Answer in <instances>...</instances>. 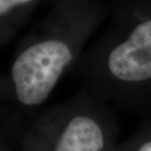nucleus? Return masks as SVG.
I'll return each instance as SVG.
<instances>
[{"instance_id": "f257e3e1", "label": "nucleus", "mask_w": 151, "mask_h": 151, "mask_svg": "<svg viewBox=\"0 0 151 151\" xmlns=\"http://www.w3.org/2000/svg\"><path fill=\"white\" fill-rule=\"evenodd\" d=\"M111 9L109 26L73 70L97 100L138 107L151 100V1L119 2Z\"/></svg>"}, {"instance_id": "f03ea898", "label": "nucleus", "mask_w": 151, "mask_h": 151, "mask_svg": "<svg viewBox=\"0 0 151 151\" xmlns=\"http://www.w3.org/2000/svg\"><path fill=\"white\" fill-rule=\"evenodd\" d=\"M110 9L111 4L100 1L54 3L15 50L8 76L15 102L32 108L44 104L80 59Z\"/></svg>"}, {"instance_id": "7ed1b4c3", "label": "nucleus", "mask_w": 151, "mask_h": 151, "mask_svg": "<svg viewBox=\"0 0 151 151\" xmlns=\"http://www.w3.org/2000/svg\"><path fill=\"white\" fill-rule=\"evenodd\" d=\"M117 134L108 105L83 89L39 112L21 139V151H111Z\"/></svg>"}, {"instance_id": "20e7f679", "label": "nucleus", "mask_w": 151, "mask_h": 151, "mask_svg": "<svg viewBox=\"0 0 151 151\" xmlns=\"http://www.w3.org/2000/svg\"><path fill=\"white\" fill-rule=\"evenodd\" d=\"M40 4L37 0H0V48L16 37Z\"/></svg>"}, {"instance_id": "39448f33", "label": "nucleus", "mask_w": 151, "mask_h": 151, "mask_svg": "<svg viewBox=\"0 0 151 151\" xmlns=\"http://www.w3.org/2000/svg\"><path fill=\"white\" fill-rule=\"evenodd\" d=\"M111 151H151V122L125 142L115 144Z\"/></svg>"}, {"instance_id": "423d86ee", "label": "nucleus", "mask_w": 151, "mask_h": 151, "mask_svg": "<svg viewBox=\"0 0 151 151\" xmlns=\"http://www.w3.org/2000/svg\"><path fill=\"white\" fill-rule=\"evenodd\" d=\"M15 102L13 87L7 76L0 75V102Z\"/></svg>"}, {"instance_id": "0eeeda50", "label": "nucleus", "mask_w": 151, "mask_h": 151, "mask_svg": "<svg viewBox=\"0 0 151 151\" xmlns=\"http://www.w3.org/2000/svg\"><path fill=\"white\" fill-rule=\"evenodd\" d=\"M0 151H12L10 148L8 147V145H6L5 143H3L1 140H0Z\"/></svg>"}]
</instances>
